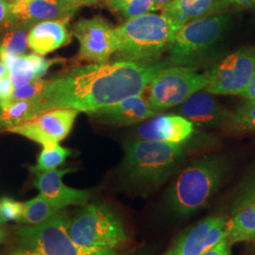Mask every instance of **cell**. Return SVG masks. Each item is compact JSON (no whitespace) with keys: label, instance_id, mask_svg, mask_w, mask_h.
Returning <instances> with one entry per match:
<instances>
[{"label":"cell","instance_id":"7c38bea8","mask_svg":"<svg viewBox=\"0 0 255 255\" xmlns=\"http://www.w3.org/2000/svg\"><path fill=\"white\" fill-rule=\"evenodd\" d=\"M227 220L220 217L202 219L176 238L164 255H202L227 238Z\"/></svg>","mask_w":255,"mask_h":255},{"label":"cell","instance_id":"44dd1931","mask_svg":"<svg viewBox=\"0 0 255 255\" xmlns=\"http://www.w3.org/2000/svg\"><path fill=\"white\" fill-rule=\"evenodd\" d=\"M227 222V240L231 245L255 240V203L237 211Z\"/></svg>","mask_w":255,"mask_h":255},{"label":"cell","instance_id":"ba28073f","mask_svg":"<svg viewBox=\"0 0 255 255\" xmlns=\"http://www.w3.org/2000/svg\"><path fill=\"white\" fill-rule=\"evenodd\" d=\"M208 83L206 72L197 67L168 66L155 76L147 86L149 106L156 112L179 106Z\"/></svg>","mask_w":255,"mask_h":255},{"label":"cell","instance_id":"6da1fadb","mask_svg":"<svg viewBox=\"0 0 255 255\" xmlns=\"http://www.w3.org/2000/svg\"><path fill=\"white\" fill-rule=\"evenodd\" d=\"M168 66L165 59L146 64L115 61L75 66L48 81L45 92L32 100L31 116L54 109L88 114L142 95L155 76Z\"/></svg>","mask_w":255,"mask_h":255},{"label":"cell","instance_id":"7a4b0ae2","mask_svg":"<svg viewBox=\"0 0 255 255\" xmlns=\"http://www.w3.org/2000/svg\"><path fill=\"white\" fill-rule=\"evenodd\" d=\"M181 27L163 13L148 12L127 19L115 27L118 41V51L114 55L116 61L146 64L161 60L170 49Z\"/></svg>","mask_w":255,"mask_h":255},{"label":"cell","instance_id":"8fae6325","mask_svg":"<svg viewBox=\"0 0 255 255\" xmlns=\"http://www.w3.org/2000/svg\"><path fill=\"white\" fill-rule=\"evenodd\" d=\"M79 113L74 109L49 110L7 130L41 145L46 142L60 143L70 133Z\"/></svg>","mask_w":255,"mask_h":255},{"label":"cell","instance_id":"2e32d148","mask_svg":"<svg viewBox=\"0 0 255 255\" xmlns=\"http://www.w3.org/2000/svg\"><path fill=\"white\" fill-rule=\"evenodd\" d=\"M9 27L16 25L33 27L40 22L70 19L69 12L60 0H23L9 3Z\"/></svg>","mask_w":255,"mask_h":255},{"label":"cell","instance_id":"4dcf8cb0","mask_svg":"<svg viewBox=\"0 0 255 255\" xmlns=\"http://www.w3.org/2000/svg\"><path fill=\"white\" fill-rule=\"evenodd\" d=\"M255 7V0H220L216 13L227 9H250Z\"/></svg>","mask_w":255,"mask_h":255},{"label":"cell","instance_id":"30bf717a","mask_svg":"<svg viewBox=\"0 0 255 255\" xmlns=\"http://www.w3.org/2000/svg\"><path fill=\"white\" fill-rule=\"evenodd\" d=\"M73 34L80 44L81 61L106 64L118 51L115 27L101 16L81 19L75 25Z\"/></svg>","mask_w":255,"mask_h":255},{"label":"cell","instance_id":"ab89813d","mask_svg":"<svg viewBox=\"0 0 255 255\" xmlns=\"http://www.w3.org/2000/svg\"><path fill=\"white\" fill-rule=\"evenodd\" d=\"M4 238H5V233H4V231L2 229H0V243L3 242Z\"/></svg>","mask_w":255,"mask_h":255},{"label":"cell","instance_id":"ac0fdd59","mask_svg":"<svg viewBox=\"0 0 255 255\" xmlns=\"http://www.w3.org/2000/svg\"><path fill=\"white\" fill-rule=\"evenodd\" d=\"M69 20H50L34 25L28 31L27 46L36 54L44 56L67 46L72 41Z\"/></svg>","mask_w":255,"mask_h":255},{"label":"cell","instance_id":"f546056e","mask_svg":"<svg viewBox=\"0 0 255 255\" xmlns=\"http://www.w3.org/2000/svg\"><path fill=\"white\" fill-rule=\"evenodd\" d=\"M252 203H255V179L250 182L239 194L237 200L234 202L232 212L233 214H235L237 211L246 207Z\"/></svg>","mask_w":255,"mask_h":255},{"label":"cell","instance_id":"8992f818","mask_svg":"<svg viewBox=\"0 0 255 255\" xmlns=\"http://www.w3.org/2000/svg\"><path fill=\"white\" fill-rule=\"evenodd\" d=\"M67 230L74 241L85 248L117 250L128 240L123 222L105 203L84 205L67 220Z\"/></svg>","mask_w":255,"mask_h":255},{"label":"cell","instance_id":"d590c367","mask_svg":"<svg viewBox=\"0 0 255 255\" xmlns=\"http://www.w3.org/2000/svg\"><path fill=\"white\" fill-rule=\"evenodd\" d=\"M240 97L246 100H255V76L250 85L247 87L246 90L240 95Z\"/></svg>","mask_w":255,"mask_h":255},{"label":"cell","instance_id":"e575fe53","mask_svg":"<svg viewBox=\"0 0 255 255\" xmlns=\"http://www.w3.org/2000/svg\"><path fill=\"white\" fill-rule=\"evenodd\" d=\"M9 27V3L0 0V29Z\"/></svg>","mask_w":255,"mask_h":255},{"label":"cell","instance_id":"d4e9b609","mask_svg":"<svg viewBox=\"0 0 255 255\" xmlns=\"http://www.w3.org/2000/svg\"><path fill=\"white\" fill-rule=\"evenodd\" d=\"M225 127L236 132L255 131V100H247L234 112H230Z\"/></svg>","mask_w":255,"mask_h":255},{"label":"cell","instance_id":"b9f144b4","mask_svg":"<svg viewBox=\"0 0 255 255\" xmlns=\"http://www.w3.org/2000/svg\"><path fill=\"white\" fill-rule=\"evenodd\" d=\"M8 3H12V2H17V1H23V0H5Z\"/></svg>","mask_w":255,"mask_h":255},{"label":"cell","instance_id":"5b68a950","mask_svg":"<svg viewBox=\"0 0 255 255\" xmlns=\"http://www.w3.org/2000/svg\"><path fill=\"white\" fill-rule=\"evenodd\" d=\"M230 22L228 13L220 12L183 25L174 38L165 60L170 66L197 67L217 49Z\"/></svg>","mask_w":255,"mask_h":255},{"label":"cell","instance_id":"4fadbf2b","mask_svg":"<svg viewBox=\"0 0 255 255\" xmlns=\"http://www.w3.org/2000/svg\"><path fill=\"white\" fill-rule=\"evenodd\" d=\"M138 139L183 145L195 134V125L181 115L156 116L137 128Z\"/></svg>","mask_w":255,"mask_h":255},{"label":"cell","instance_id":"f1b7e54d","mask_svg":"<svg viewBox=\"0 0 255 255\" xmlns=\"http://www.w3.org/2000/svg\"><path fill=\"white\" fill-rule=\"evenodd\" d=\"M24 211V203L14 201L9 198H3L0 200V212L6 221H19L21 220Z\"/></svg>","mask_w":255,"mask_h":255},{"label":"cell","instance_id":"ffe728a7","mask_svg":"<svg viewBox=\"0 0 255 255\" xmlns=\"http://www.w3.org/2000/svg\"><path fill=\"white\" fill-rule=\"evenodd\" d=\"M220 0H173L161 9V13L183 25L215 14Z\"/></svg>","mask_w":255,"mask_h":255},{"label":"cell","instance_id":"e0dca14e","mask_svg":"<svg viewBox=\"0 0 255 255\" xmlns=\"http://www.w3.org/2000/svg\"><path fill=\"white\" fill-rule=\"evenodd\" d=\"M178 114L195 126L218 128L225 126L230 112L222 108L212 94L203 89L179 105Z\"/></svg>","mask_w":255,"mask_h":255},{"label":"cell","instance_id":"83f0119b","mask_svg":"<svg viewBox=\"0 0 255 255\" xmlns=\"http://www.w3.org/2000/svg\"><path fill=\"white\" fill-rule=\"evenodd\" d=\"M49 80H38L34 82H29L24 86L15 87L12 92L11 97L8 102L5 104H9L17 101H32L40 97L47 87ZM4 105V106H5ZM3 107V106H2Z\"/></svg>","mask_w":255,"mask_h":255},{"label":"cell","instance_id":"1f68e13d","mask_svg":"<svg viewBox=\"0 0 255 255\" xmlns=\"http://www.w3.org/2000/svg\"><path fill=\"white\" fill-rule=\"evenodd\" d=\"M14 85L10 80V77L6 76L0 80V107L4 106L14 90Z\"/></svg>","mask_w":255,"mask_h":255},{"label":"cell","instance_id":"603a6c76","mask_svg":"<svg viewBox=\"0 0 255 255\" xmlns=\"http://www.w3.org/2000/svg\"><path fill=\"white\" fill-rule=\"evenodd\" d=\"M60 212L40 194L24 203V211L20 222L27 225H39L54 218Z\"/></svg>","mask_w":255,"mask_h":255},{"label":"cell","instance_id":"7bdbcfd3","mask_svg":"<svg viewBox=\"0 0 255 255\" xmlns=\"http://www.w3.org/2000/svg\"><path fill=\"white\" fill-rule=\"evenodd\" d=\"M0 41H1V37H0Z\"/></svg>","mask_w":255,"mask_h":255},{"label":"cell","instance_id":"60d3db41","mask_svg":"<svg viewBox=\"0 0 255 255\" xmlns=\"http://www.w3.org/2000/svg\"><path fill=\"white\" fill-rule=\"evenodd\" d=\"M5 222H6V219H4V217L2 216V214H1V212H0V225L4 224Z\"/></svg>","mask_w":255,"mask_h":255},{"label":"cell","instance_id":"277c9868","mask_svg":"<svg viewBox=\"0 0 255 255\" xmlns=\"http://www.w3.org/2000/svg\"><path fill=\"white\" fill-rule=\"evenodd\" d=\"M185 154V144L136 139L125 146L123 172L137 186L156 187L173 173Z\"/></svg>","mask_w":255,"mask_h":255},{"label":"cell","instance_id":"7402d4cb","mask_svg":"<svg viewBox=\"0 0 255 255\" xmlns=\"http://www.w3.org/2000/svg\"><path fill=\"white\" fill-rule=\"evenodd\" d=\"M31 27L16 25L10 27L0 41V61L4 64L23 55L27 47V35Z\"/></svg>","mask_w":255,"mask_h":255},{"label":"cell","instance_id":"8d00e7d4","mask_svg":"<svg viewBox=\"0 0 255 255\" xmlns=\"http://www.w3.org/2000/svg\"><path fill=\"white\" fill-rule=\"evenodd\" d=\"M9 75V69H8L7 65L4 64L2 61H0V80Z\"/></svg>","mask_w":255,"mask_h":255},{"label":"cell","instance_id":"5bb4252c","mask_svg":"<svg viewBox=\"0 0 255 255\" xmlns=\"http://www.w3.org/2000/svg\"><path fill=\"white\" fill-rule=\"evenodd\" d=\"M73 170V168H65L34 173V186L59 211L71 205L84 206L90 198V192L74 189L63 182L64 175Z\"/></svg>","mask_w":255,"mask_h":255},{"label":"cell","instance_id":"9a60e30c","mask_svg":"<svg viewBox=\"0 0 255 255\" xmlns=\"http://www.w3.org/2000/svg\"><path fill=\"white\" fill-rule=\"evenodd\" d=\"M88 114L105 124L114 127H125L154 118L158 112L149 106L142 95H136Z\"/></svg>","mask_w":255,"mask_h":255},{"label":"cell","instance_id":"d6986e66","mask_svg":"<svg viewBox=\"0 0 255 255\" xmlns=\"http://www.w3.org/2000/svg\"><path fill=\"white\" fill-rule=\"evenodd\" d=\"M60 59H46L39 54L21 55L6 63L9 77L14 87L24 86L29 82L41 80L53 64L61 63Z\"/></svg>","mask_w":255,"mask_h":255},{"label":"cell","instance_id":"9c48e42d","mask_svg":"<svg viewBox=\"0 0 255 255\" xmlns=\"http://www.w3.org/2000/svg\"><path fill=\"white\" fill-rule=\"evenodd\" d=\"M206 75L205 91L212 95L240 96L255 78V47L245 46L227 55Z\"/></svg>","mask_w":255,"mask_h":255},{"label":"cell","instance_id":"52a82bcc","mask_svg":"<svg viewBox=\"0 0 255 255\" xmlns=\"http://www.w3.org/2000/svg\"><path fill=\"white\" fill-rule=\"evenodd\" d=\"M24 250L43 255H119L116 250L91 249L77 244L67 230V219L59 213L39 225H26L15 233Z\"/></svg>","mask_w":255,"mask_h":255},{"label":"cell","instance_id":"4316f807","mask_svg":"<svg viewBox=\"0 0 255 255\" xmlns=\"http://www.w3.org/2000/svg\"><path fill=\"white\" fill-rule=\"evenodd\" d=\"M32 101H17L0 107V125L9 128L31 119Z\"/></svg>","mask_w":255,"mask_h":255},{"label":"cell","instance_id":"836d02e7","mask_svg":"<svg viewBox=\"0 0 255 255\" xmlns=\"http://www.w3.org/2000/svg\"><path fill=\"white\" fill-rule=\"evenodd\" d=\"M202 255H232L231 244L227 239L220 241L216 246L211 248Z\"/></svg>","mask_w":255,"mask_h":255},{"label":"cell","instance_id":"cb8c5ba5","mask_svg":"<svg viewBox=\"0 0 255 255\" xmlns=\"http://www.w3.org/2000/svg\"><path fill=\"white\" fill-rule=\"evenodd\" d=\"M42 146L43 149L38 157L37 164L30 167L33 173L56 169L59 165L64 164L66 158L70 155V150L60 146L59 143L46 142Z\"/></svg>","mask_w":255,"mask_h":255},{"label":"cell","instance_id":"74e56055","mask_svg":"<svg viewBox=\"0 0 255 255\" xmlns=\"http://www.w3.org/2000/svg\"><path fill=\"white\" fill-rule=\"evenodd\" d=\"M11 255H43L36 252H32V251H27V250H22L13 253Z\"/></svg>","mask_w":255,"mask_h":255},{"label":"cell","instance_id":"484cf974","mask_svg":"<svg viewBox=\"0 0 255 255\" xmlns=\"http://www.w3.org/2000/svg\"><path fill=\"white\" fill-rule=\"evenodd\" d=\"M106 7L126 19L159 10L153 0H102Z\"/></svg>","mask_w":255,"mask_h":255},{"label":"cell","instance_id":"d6a6232c","mask_svg":"<svg viewBox=\"0 0 255 255\" xmlns=\"http://www.w3.org/2000/svg\"><path fill=\"white\" fill-rule=\"evenodd\" d=\"M66 9L74 14L77 10L86 6H92L98 3L99 0H60Z\"/></svg>","mask_w":255,"mask_h":255},{"label":"cell","instance_id":"f35d334b","mask_svg":"<svg viewBox=\"0 0 255 255\" xmlns=\"http://www.w3.org/2000/svg\"><path fill=\"white\" fill-rule=\"evenodd\" d=\"M153 1H154L155 5L158 7L159 10H161L163 7H164L165 5H167L168 3H170L173 0H153Z\"/></svg>","mask_w":255,"mask_h":255},{"label":"cell","instance_id":"3957f363","mask_svg":"<svg viewBox=\"0 0 255 255\" xmlns=\"http://www.w3.org/2000/svg\"><path fill=\"white\" fill-rule=\"evenodd\" d=\"M226 173V162L220 155L205 154L195 159L170 184L166 201L179 216L202 209L219 190Z\"/></svg>","mask_w":255,"mask_h":255}]
</instances>
